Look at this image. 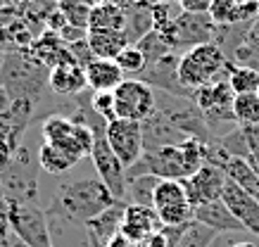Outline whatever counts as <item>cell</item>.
I'll return each mask as SVG.
<instances>
[{
	"label": "cell",
	"mask_w": 259,
	"mask_h": 247,
	"mask_svg": "<svg viewBox=\"0 0 259 247\" xmlns=\"http://www.w3.org/2000/svg\"><path fill=\"white\" fill-rule=\"evenodd\" d=\"M117 197L100 178H79L71 183L57 185L50 207L46 209L50 223L62 221L69 226H86L102 209L112 207Z\"/></svg>",
	"instance_id": "cell-1"
},
{
	"label": "cell",
	"mask_w": 259,
	"mask_h": 247,
	"mask_svg": "<svg viewBox=\"0 0 259 247\" xmlns=\"http://www.w3.org/2000/svg\"><path fill=\"white\" fill-rule=\"evenodd\" d=\"M50 69L31 55V50L3 53L0 57V88H5L12 100H31L40 105L48 90Z\"/></svg>",
	"instance_id": "cell-2"
},
{
	"label": "cell",
	"mask_w": 259,
	"mask_h": 247,
	"mask_svg": "<svg viewBox=\"0 0 259 247\" xmlns=\"http://www.w3.org/2000/svg\"><path fill=\"white\" fill-rule=\"evenodd\" d=\"M228 64L231 60L224 55V50L217 43H202V45L188 48L179 57V69H176L179 83L193 97V90L197 88L228 79Z\"/></svg>",
	"instance_id": "cell-3"
},
{
	"label": "cell",
	"mask_w": 259,
	"mask_h": 247,
	"mask_svg": "<svg viewBox=\"0 0 259 247\" xmlns=\"http://www.w3.org/2000/svg\"><path fill=\"white\" fill-rule=\"evenodd\" d=\"M38 152L33 155L26 145H19L15 157L0 171V185L8 202H36L38 195Z\"/></svg>",
	"instance_id": "cell-4"
},
{
	"label": "cell",
	"mask_w": 259,
	"mask_h": 247,
	"mask_svg": "<svg viewBox=\"0 0 259 247\" xmlns=\"http://www.w3.org/2000/svg\"><path fill=\"white\" fill-rule=\"evenodd\" d=\"M8 219L15 238L22 247H50L53 245V228L46 209L36 202H8Z\"/></svg>",
	"instance_id": "cell-5"
},
{
	"label": "cell",
	"mask_w": 259,
	"mask_h": 247,
	"mask_svg": "<svg viewBox=\"0 0 259 247\" xmlns=\"http://www.w3.org/2000/svg\"><path fill=\"white\" fill-rule=\"evenodd\" d=\"M157 110V90L141 79H124L114 88V114L117 119L145 121Z\"/></svg>",
	"instance_id": "cell-6"
},
{
	"label": "cell",
	"mask_w": 259,
	"mask_h": 247,
	"mask_svg": "<svg viewBox=\"0 0 259 247\" xmlns=\"http://www.w3.org/2000/svg\"><path fill=\"white\" fill-rule=\"evenodd\" d=\"M233 100H236V93H233L228 79L193 90V103L200 107L214 138H217V126H221V124H238L236 114H233Z\"/></svg>",
	"instance_id": "cell-7"
},
{
	"label": "cell",
	"mask_w": 259,
	"mask_h": 247,
	"mask_svg": "<svg viewBox=\"0 0 259 247\" xmlns=\"http://www.w3.org/2000/svg\"><path fill=\"white\" fill-rule=\"evenodd\" d=\"M91 160L98 171V178L110 188V192L117 200L126 197V167L119 162V157L112 152L107 143V124L93 128V150H91Z\"/></svg>",
	"instance_id": "cell-8"
},
{
	"label": "cell",
	"mask_w": 259,
	"mask_h": 247,
	"mask_svg": "<svg viewBox=\"0 0 259 247\" xmlns=\"http://www.w3.org/2000/svg\"><path fill=\"white\" fill-rule=\"evenodd\" d=\"M107 143L112 152L119 157V162L126 169H131L143 157L145 145H143V124L128 119H112L107 124Z\"/></svg>",
	"instance_id": "cell-9"
},
{
	"label": "cell",
	"mask_w": 259,
	"mask_h": 247,
	"mask_svg": "<svg viewBox=\"0 0 259 247\" xmlns=\"http://www.w3.org/2000/svg\"><path fill=\"white\" fill-rule=\"evenodd\" d=\"M226 181H228V176L224 174L219 167L204 162L193 176L183 178V188H186V195H188L190 205H193V207H200V205L221 200L224 188H226Z\"/></svg>",
	"instance_id": "cell-10"
},
{
	"label": "cell",
	"mask_w": 259,
	"mask_h": 247,
	"mask_svg": "<svg viewBox=\"0 0 259 247\" xmlns=\"http://www.w3.org/2000/svg\"><path fill=\"white\" fill-rule=\"evenodd\" d=\"M219 26L212 22L209 15H193L181 10L174 19V31H176V45L181 48H195L202 43H214Z\"/></svg>",
	"instance_id": "cell-11"
},
{
	"label": "cell",
	"mask_w": 259,
	"mask_h": 247,
	"mask_svg": "<svg viewBox=\"0 0 259 247\" xmlns=\"http://www.w3.org/2000/svg\"><path fill=\"white\" fill-rule=\"evenodd\" d=\"M221 200H224V205L231 209V214L243 223L245 231L254 233L259 238V202L257 200L252 197V195H247V192H245L240 185L233 183L231 178L226 181V188H224Z\"/></svg>",
	"instance_id": "cell-12"
},
{
	"label": "cell",
	"mask_w": 259,
	"mask_h": 247,
	"mask_svg": "<svg viewBox=\"0 0 259 247\" xmlns=\"http://www.w3.org/2000/svg\"><path fill=\"white\" fill-rule=\"evenodd\" d=\"M162 228V221H159L155 207H145V205H131L126 207V216L124 223H121V233L126 238H131L134 242L141 245L143 240L152 235L155 231Z\"/></svg>",
	"instance_id": "cell-13"
},
{
	"label": "cell",
	"mask_w": 259,
	"mask_h": 247,
	"mask_svg": "<svg viewBox=\"0 0 259 247\" xmlns=\"http://www.w3.org/2000/svg\"><path fill=\"white\" fill-rule=\"evenodd\" d=\"M186 138L183 131L169 124L164 117H159L157 112L150 117V119L143 121V145H145V152H155L159 147H166V145H181Z\"/></svg>",
	"instance_id": "cell-14"
},
{
	"label": "cell",
	"mask_w": 259,
	"mask_h": 247,
	"mask_svg": "<svg viewBox=\"0 0 259 247\" xmlns=\"http://www.w3.org/2000/svg\"><path fill=\"white\" fill-rule=\"evenodd\" d=\"M86 69L79 67V64H62V67L50 69L48 88L57 97H76L86 90Z\"/></svg>",
	"instance_id": "cell-15"
},
{
	"label": "cell",
	"mask_w": 259,
	"mask_h": 247,
	"mask_svg": "<svg viewBox=\"0 0 259 247\" xmlns=\"http://www.w3.org/2000/svg\"><path fill=\"white\" fill-rule=\"evenodd\" d=\"M195 221L204 223L207 228H212L217 233H238L245 231L243 223L238 221L236 216L231 214V209L224 205V200H214L207 205L195 207Z\"/></svg>",
	"instance_id": "cell-16"
},
{
	"label": "cell",
	"mask_w": 259,
	"mask_h": 247,
	"mask_svg": "<svg viewBox=\"0 0 259 247\" xmlns=\"http://www.w3.org/2000/svg\"><path fill=\"white\" fill-rule=\"evenodd\" d=\"M150 31H155V3L152 0H141V3H136L131 8H126L124 33L128 38V43L136 45Z\"/></svg>",
	"instance_id": "cell-17"
},
{
	"label": "cell",
	"mask_w": 259,
	"mask_h": 247,
	"mask_svg": "<svg viewBox=\"0 0 259 247\" xmlns=\"http://www.w3.org/2000/svg\"><path fill=\"white\" fill-rule=\"evenodd\" d=\"M126 74L114 60H93L86 67V81L93 93H112L124 81Z\"/></svg>",
	"instance_id": "cell-18"
},
{
	"label": "cell",
	"mask_w": 259,
	"mask_h": 247,
	"mask_svg": "<svg viewBox=\"0 0 259 247\" xmlns=\"http://www.w3.org/2000/svg\"><path fill=\"white\" fill-rule=\"evenodd\" d=\"M126 207H128L126 200H117L112 207L102 209L98 216H93L83 228H86L88 233H93L95 238H100L102 242H107L112 235H117V233L121 231V223H124V216H126Z\"/></svg>",
	"instance_id": "cell-19"
},
{
	"label": "cell",
	"mask_w": 259,
	"mask_h": 247,
	"mask_svg": "<svg viewBox=\"0 0 259 247\" xmlns=\"http://www.w3.org/2000/svg\"><path fill=\"white\" fill-rule=\"evenodd\" d=\"M88 45L98 60H117L119 53L131 43L124 31H88Z\"/></svg>",
	"instance_id": "cell-20"
},
{
	"label": "cell",
	"mask_w": 259,
	"mask_h": 247,
	"mask_svg": "<svg viewBox=\"0 0 259 247\" xmlns=\"http://www.w3.org/2000/svg\"><path fill=\"white\" fill-rule=\"evenodd\" d=\"M126 26V10L119 8L117 3H102L91 10V24L88 31H124Z\"/></svg>",
	"instance_id": "cell-21"
},
{
	"label": "cell",
	"mask_w": 259,
	"mask_h": 247,
	"mask_svg": "<svg viewBox=\"0 0 259 247\" xmlns=\"http://www.w3.org/2000/svg\"><path fill=\"white\" fill-rule=\"evenodd\" d=\"M190 205L183 181H169V178H159L157 188H155V200H152V207L155 212H164V209L174 207H183Z\"/></svg>",
	"instance_id": "cell-22"
},
{
	"label": "cell",
	"mask_w": 259,
	"mask_h": 247,
	"mask_svg": "<svg viewBox=\"0 0 259 247\" xmlns=\"http://www.w3.org/2000/svg\"><path fill=\"white\" fill-rule=\"evenodd\" d=\"M38 164H40L43 171H48V174L60 176V174H67L69 169H74L79 162L74 160V157H69L64 150H60L57 145L40 143V147H38Z\"/></svg>",
	"instance_id": "cell-23"
},
{
	"label": "cell",
	"mask_w": 259,
	"mask_h": 247,
	"mask_svg": "<svg viewBox=\"0 0 259 247\" xmlns=\"http://www.w3.org/2000/svg\"><path fill=\"white\" fill-rule=\"evenodd\" d=\"M159 178L152 174H143L136 176L128 181L126 185V202L131 205H145V207H152V200H155V188H157Z\"/></svg>",
	"instance_id": "cell-24"
},
{
	"label": "cell",
	"mask_w": 259,
	"mask_h": 247,
	"mask_svg": "<svg viewBox=\"0 0 259 247\" xmlns=\"http://www.w3.org/2000/svg\"><path fill=\"white\" fill-rule=\"evenodd\" d=\"M228 83L236 95L245 93H259V69L240 67V64H228Z\"/></svg>",
	"instance_id": "cell-25"
},
{
	"label": "cell",
	"mask_w": 259,
	"mask_h": 247,
	"mask_svg": "<svg viewBox=\"0 0 259 247\" xmlns=\"http://www.w3.org/2000/svg\"><path fill=\"white\" fill-rule=\"evenodd\" d=\"M74 128H76V121L71 119V117L50 114L40 124V136H43V143H60V140L69 138L74 133Z\"/></svg>",
	"instance_id": "cell-26"
},
{
	"label": "cell",
	"mask_w": 259,
	"mask_h": 247,
	"mask_svg": "<svg viewBox=\"0 0 259 247\" xmlns=\"http://www.w3.org/2000/svg\"><path fill=\"white\" fill-rule=\"evenodd\" d=\"M233 64H240V67H252V69H259V19L252 24L250 33L240 48L236 50V55L231 57Z\"/></svg>",
	"instance_id": "cell-27"
},
{
	"label": "cell",
	"mask_w": 259,
	"mask_h": 247,
	"mask_svg": "<svg viewBox=\"0 0 259 247\" xmlns=\"http://www.w3.org/2000/svg\"><path fill=\"white\" fill-rule=\"evenodd\" d=\"M233 114H236L238 126L259 124V93L236 95V100H233Z\"/></svg>",
	"instance_id": "cell-28"
},
{
	"label": "cell",
	"mask_w": 259,
	"mask_h": 247,
	"mask_svg": "<svg viewBox=\"0 0 259 247\" xmlns=\"http://www.w3.org/2000/svg\"><path fill=\"white\" fill-rule=\"evenodd\" d=\"M57 10L64 15L67 24L79 26V29H88L91 24V5H86V0H62L57 3Z\"/></svg>",
	"instance_id": "cell-29"
},
{
	"label": "cell",
	"mask_w": 259,
	"mask_h": 247,
	"mask_svg": "<svg viewBox=\"0 0 259 247\" xmlns=\"http://www.w3.org/2000/svg\"><path fill=\"white\" fill-rule=\"evenodd\" d=\"M217 235H219V233L212 231V228H207L204 223L193 221L188 226V231L183 233L179 238V242L171 247H209L214 240H217Z\"/></svg>",
	"instance_id": "cell-30"
},
{
	"label": "cell",
	"mask_w": 259,
	"mask_h": 247,
	"mask_svg": "<svg viewBox=\"0 0 259 247\" xmlns=\"http://www.w3.org/2000/svg\"><path fill=\"white\" fill-rule=\"evenodd\" d=\"M119 64V69L124 74H131V76H141L145 72V67H148V57L143 55V50L138 45H126L119 57L114 60Z\"/></svg>",
	"instance_id": "cell-31"
},
{
	"label": "cell",
	"mask_w": 259,
	"mask_h": 247,
	"mask_svg": "<svg viewBox=\"0 0 259 247\" xmlns=\"http://www.w3.org/2000/svg\"><path fill=\"white\" fill-rule=\"evenodd\" d=\"M238 5H240V0H212L207 15L212 17V22L217 26L233 24V17H236Z\"/></svg>",
	"instance_id": "cell-32"
},
{
	"label": "cell",
	"mask_w": 259,
	"mask_h": 247,
	"mask_svg": "<svg viewBox=\"0 0 259 247\" xmlns=\"http://www.w3.org/2000/svg\"><path fill=\"white\" fill-rule=\"evenodd\" d=\"M91 107H93L95 114H100L107 124H110L112 119H117V114H114V90H112V93H93V95H91Z\"/></svg>",
	"instance_id": "cell-33"
},
{
	"label": "cell",
	"mask_w": 259,
	"mask_h": 247,
	"mask_svg": "<svg viewBox=\"0 0 259 247\" xmlns=\"http://www.w3.org/2000/svg\"><path fill=\"white\" fill-rule=\"evenodd\" d=\"M69 50H71V55H74V60H76V64H79V67H83V69H86L93 60H98V57L93 55L91 45H88V38L76 40V43H69Z\"/></svg>",
	"instance_id": "cell-34"
},
{
	"label": "cell",
	"mask_w": 259,
	"mask_h": 247,
	"mask_svg": "<svg viewBox=\"0 0 259 247\" xmlns=\"http://www.w3.org/2000/svg\"><path fill=\"white\" fill-rule=\"evenodd\" d=\"M0 140H8V143L12 145V150H17V147L24 143V136L17 131L15 124H12L5 114L0 117Z\"/></svg>",
	"instance_id": "cell-35"
},
{
	"label": "cell",
	"mask_w": 259,
	"mask_h": 247,
	"mask_svg": "<svg viewBox=\"0 0 259 247\" xmlns=\"http://www.w3.org/2000/svg\"><path fill=\"white\" fill-rule=\"evenodd\" d=\"M183 12H193V15H207L212 0H179Z\"/></svg>",
	"instance_id": "cell-36"
},
{
	"label": "cell",
	"mask_w": 259,
	"mask_h": 247,
	"mask_svg": "<svg viewBox=\"0 0 259 247\" xmlns=\"http://www.w3.org/2000/svg\"><path fill=\"white\" fill-rule=\"evenodd\" d=\"M138 247H171V242L166 238V233L159 228V231H155L152 235H148Z\"/></svg>",
	"instance_id": "cell-37"
},
{
	"label": "cell",
	"mask_w": 259,
	"mask_h": 247,
	"mask_svg": "<svg viewBox=\"0 0 259 247\" xmlns=\"http://www.w3.org/2000/svg\"><path fill=\"white\" fill-rule=\"evenodd\" d=\"M12 157H15V150H12V145H10L8 140H0V171L8 167L10 162H12Z\"/></svg>",
	"instance_id": "cell-38"
},
{
	"label": "cell",
	"mask_w": 259,
	"mask_h": 247,
	"mask_svg": "<svg viewBox=\"0 0 259 247\" xmlns=\"http://www.w3.org/2000/svg\"><path fill=\"white\" fill-rule=\"evenodd\" d=\"M105 245H107V247H138V242H134L131 238H126L124 233L119 231L117 235H112V238L107 240Z\"/></svg>",
	"instance_id": "cell-39"
},
{
	"label": "cell",
	"mask_w": 259,
	"mask_h": 247,
	"mask_svg": "<svg viewBox=\"0 0 259 247\" xmlns=\"http://www.w3.org/2000/svg\"><path fill=\"white\" fill-rule=\"evenodd\" d=\"M10 105H12V97H10V93L5 90V88H0V114H8Z\"/></svg>",
	"instance_id": "cell-40"
},
{
	"label": "cell",
	"mask_w": 259,
	"mask_h": 247,
	"mask_svg": "<svg viewBox=\"0 0 259 247\" xmlns=\"http://www.w3.org/2000/svg\"><path fill=\"white\" fill-rule=\"evenodd\" d=\"M17 15H19V10H17V8H5V10H0V26L8 24L10 19H15Z\"/></svg>",
	"instance_id": "cell-41"
},
{
	"label": "cell",
	"mask_w": 259,
	"mask_h": 247,
	"mask_svg": "<svg viewBox=\"0 0 259 247\" xmlns=\"http://www.w3.org/2000/svg\"><path fill=\"white\" fill-rule=\"evenodd\" d=\"M86 242H88V247H107L100 238H95L93 233H88V231H86Z\"/></svg>",
	"instance_id": "cell-42"
},
{
	"label": "cell",
	"mask_w": 259,
	"mask_h": 247,
	"mask_svg": "<svg viewBox=\"0 0 259 247\" xmlns=\"http://www.w3.org/2000/svg\"><path fill=\"white\" fill-rule=\"evenodd\" d=\"M112 3H117L119 8H131V5H136V3H141V0H112Z\"/></svg>",
	"instance_id": "cell-43"
},
{
	"label": "cell",
	"mask_w": 259,
	"mask_h": 247,
	"mask_svg": "<svg viewBox=\"0 0 259 247\" xmlns=\"http://www.w3.org/2000/svg\"><path fill=\"white\" fill-rule=\"evenodd\" d=\"M250 164L259 171V150H257V152H252V155H250Z\"/></svg>",
	"instance_id": "cell-44"
},
{
	"label": "cell",
	"mask_w": 259,
	"mask_h": 247,
	"mask_svg": "<svg viewBox=\"0 0 259 247\" xmlns=\"http://www.w3.org/2000/svg\"><path fill=\"white\" fill-rule=\"evenodd\" d=\"M152 3H157V5H166V8H169V5H179V0H152Z\"/></svg>",
	"instance_id": "cell-45"
},
{
	"label": "cell",
	"mask_w": 259,
	"mask_h": 247,
	"mask_svg": "<svg viewBox=\"0 0 259 247\" xmlns=\"http://www.w3.org/2000/svg\"><path fill=\"white\" fill-rule=\"evenodd\" d=\"M102 3H107V0H86V5H91V8H98Z\"/></svg>",
	"instance_id": "cell-46"
},
{
	"label": "cell",
	"mask_w": 259,
	"mask_h": 247,
	"mask_svg": "<svg viewBox=\"0 0 259 247\" xmlns=\"http://www.w3.org/2000/svg\"><path fill=\"white\" fill-rule=\"evenodd\" d=\"M231 247H257V245H254V242H245L243 240V242H233Z\"/></svg>",
	"instance_id": "cell-47"
},
{
	"label": "cell",
	"mask_w": 259,
	"mask_h": 247,
	"mask_svg": "<svg viewBox=\"0 0 259 247\" xmlns=\"http://www.w3.org/2000/svg\"><path fill=\"white\" fill-rule=\"evenodd\" d=\"M5 8H15L10 0H0V10H5Z\"/></svg>",
	"instance_id": "cell-48"
},
{
	"label": "cell",
	"mask_w": 259,
	"mask_h": 247,
	"mask_svg": "<svg viewBox=\"0 0 259 247\" xmlns=\"http://www.w3.org/2000/svg\"><path fill=\"white\" fill-rule=\"evenodd\" d=\"M10 3H12V5H15V8H19V5H22L24 0H10Z\"/></svg>",
	"instance_id": "cell-49"
},
{
	"label": "cell",
	"mask_w": 259,
	"mask_h": 247,
	"mask_svg": "<svg viewBox=\"0 0 259 247\" xmlns=\"http://www.w3.org/2000/svg\"><path fill=\"white\" fill-rule=\"evenodd\" d=\"M0 247H10V245H8V242H3V240H0Z\"/></svg>",
	"instance_id": "cell-50"
},
{
	"label": "cell",
	"mask_w": 259,
	"mask_h": 247,
	"mask_svg": "<svg viewBox=\"0 0 259 247\" xmlns=\"http://www.w3.org/2000/svg\"><path fill=\"white\" fill-rule=\"evenodd\" d=\"M53 3H62V0H53Z\"/></svg>",
	"instance_id": "cell-51"
},
{
	"label": "cell",
	"mask_w": 259,
	"mask_h": 247,
	"mask_svg": "<svg viewBox=\"0 0 259 247\" xmlns=\"http://www.w3.org/2000/svg\"><path fill=\"white\" fill-rule=\"evenodd\" d=\"M240 3H245V0H240Z\"/></svg>",
	"instance_id": "cell-52"
},
{
	"label": "cell",
	"mask_w": 259,
	"mask_h": 247,
	"mask_svg": "<svg viewBox=\"0 0 259 247\" xmlns=\"http://www.w3.org/2000/svg\"><path fill=\"white\" fill-rule=\"evenodd\" d=\"M50 247H55V245H50Z\"/></svg>",
	"instance_id": "cell-53"
}]
</instances>
